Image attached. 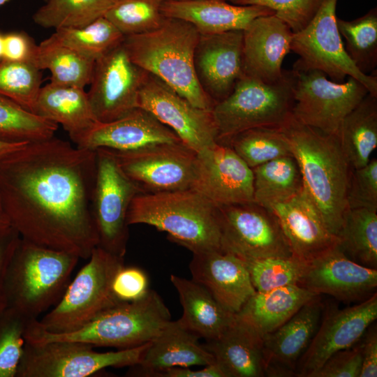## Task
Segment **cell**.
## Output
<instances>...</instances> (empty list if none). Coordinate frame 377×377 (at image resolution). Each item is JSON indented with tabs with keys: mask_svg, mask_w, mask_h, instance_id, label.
<instances>
[{
	"mask_svg": "<svg viewBox=\"0 0 377 377\" xmlns=\"http://www.w3.org/2000/svg\"><path fill=\"white\" fill-rule=\"evenodd\" d=\"M96 151L52 138L0 161V194L12 227L36 244L88 259L98 244L91 215Z\"/></svg>",
	"mask_w": 377,
	"mask_h": 377,
	"instance_id": "cell-1",
	"label": "cell"
},
{
	"mask_svg": "<svg viewBox=\"0 0 377 377\" xmlns=\"http://www.w3.org/2000/svg\"><path fill=\"white\" fill-rule=\"evenodd\" d=\"M281 129L298 163L304 191L328 230L337 236L348 208L352 171L337 135L303 124L293 116Z\"/></svg>",
	"mask_w": 377,
	"mask_h": 377,
	"instance_id": "cell-2",
	"label": "cell"
},
{
	"mask_svg": "<svg viewBox=\"0 0 377 377\" xmlns=\"http://www.w3.org/2000/svg\"><path fill=\"white\" fill-rule=\"evenodd\" d=\"M200 34L191 24L165 17L158 29L125 36L123 44L131 61L156 76L193 105L212 110L215 103L197 80L193 54Z\"/></svg>",
	"mask_w": 377,
	"mask_h": 377,
	"instance_id": "cell-3",
	"label": "cell"
},
{
	"mask_svg": "<svg viewBox=\"0 0 377 377\" xmlns=\"http://www.w3.org/2000/svg\"><path fill=\"white\" fill-rule=\"evenodd\" d=\"M170 320V311L163 299L149 289L144 297L119 302L70 332H50L39 326L37 319L30 320L24 339L30 343L69 341L93 347L126 349L151 341Z\"/></svg>",
	"mask_w": 377,
	"mask_h": 377,
	"instance_id": "cell-4",
	"label": "cell"
},
{
	"mask_svg": "<svg viewBox=\"0 0 377 377\" xmlns=\"http://www.w3.org/2000/svg\"><path fill=\"white\" fill-rule=\"evenodd\" d=\"M127 222L165 232L193 253L222 250L217 206L190 188L138 194L130 205Z\"/></svg>",
	"mask_w": 377,
	"mask_h": 377,
	"instance_id": "cell-5",
	"label": "cell"
},
{
	"mask_svg": "<svg viewBox=\"0 0 377 377\" xmlns=\"http://www.w3.org/2000/svg\"><path fill=\"white\" fill-rule=\"evenodd\" d=\"M79 259L21 238L6 270L7 307L38 319L61 297Z\"/></svg>",
	"mask_w": 377,
	"mask_h": 377,
	"instance_id": "cell-6",
	"label": "cell"
},
{
	"mask_svg": "<svg viewBox=\"0 0 377 377\" xmlns=\"http://www.w3.org/2000/svg\"><path fill=\"white\" fill-rule=\"evenodd\" d=\"M294 87L292 70H284L274 83L243 75L232 92L212 109L217 142L226 145L234 135L253 128H281L293 116Z\"/></svg>",
	"mask_w": 377,
	"mask_h": 377,
	"instance_id": "cell-7",
	"label": "cell"
},
{
	"mask_svg": "<svg viewBox=\"0 0 377 377\" xmlns=\"http://www.w3.org/2000/svg\"><path fill=\"white\" fill-rule=\"evenodd\" d=\"M88 260L57 303L41 319H37L43 329L53 333L75 331L121 302L114 297L112 283L116 272L124 265V258L97 246Z\"/></svg>",
	"mask_w": 377,
	"mask_h": 377,
	"instance_id": "cell-8",
	"label": "cell"
},
{
	"mask_svg": "<svg viewBox=\"0 0 377 377\" xmlns=\"http://www.w3.org/2000/svg\"><path fill=\"white\" fill-rule=\"evenodd\" d=\"M150 342L105 353L76 341L25 342L16 377H87L108 367L134 366Z\"/></svg>",
	"mask_w": 377,
	"mask_h": 377,
	"instance_id": "cell-9",
	"label": "cell"
},
{
	"mask_svg": "<svg viewBox=\"0 0 377 377\" xmlns=\"http://www.w3.org/2000/svg\"><path fill=\"white\" fill-rule=\"evenodd\" d=\"M95 151L96 170L91 208L98 246L124 258L128 239V209L142 191L124 172L112 150Z\"/></svg>",
	"mask_w": 377,
	"mask_h": 377,
	"instance_id": "cell-10",
	"label": "cell"
},
{
	"mask_svg": "<svg viewBox=\"0 0 377 377\" xmlns=\"http://www.w3.org/2000/svg\"><path fill=\"white\" fill-rule=\"evenodd\" d=\"M337 0H323L308 24L293 33L290 50L300 57L293 66L318 70L336 82L352 77L377 96V75L362 73L345 50L337 27Z\"/></svg>",
	"mask_w": 377,
	"mask_h": 377,
	"instance_id": "cell-11",
	"label": "cell"
},
{
	"mask_svg": "<svg viewBox=\"0 0 377 377\" xmlns=\"http://www.w3.org/2000/svg\"><path fill=\"white\" fill-rule=\"evenodd\" d=\"M293 117L324 133L337 135L345 117L369 93L359 81L348 77L336 82L323 72L293 66Z\"/></svg>",
	"mask_w": 377,
	"mask_h": 377,
	"instance_id": "cell-12",
	"label": "cell"
},
{
	"mask_svg": "<svg viewBox=\"0 0 377 377\" xmlns=\"http://www.w3.org/2000/svg\"><path fill=\"white\" fill-rule=\"evenodd\" d=\"M217 208L223 251L242 260L293 255L279 221L269 209L254 201Z\"/></svg>",
	"mask_w": 377,
	"mask_h": 377,
	"instance_id": "cell-13",
	"label": "cell"
},
{
	"mask_svg": "<svg viewBox=\"0 0 377 377\" xmlns=\"http://www.w3.org/2000/svg\"><path fill=\"white\" fill-rule=\"evenodd\" d=\"M138 107L151 112L196 153L217 142L212 110L193 105L148 72L139 91Z\"/></svg>",
	"mask_w": 377,
	"mask_h": 377,
	"instance_id": "cell-14",
	"label": "cell"
},
{
	"mask_svg": "<svg viewBox=\"0 0 377 377\" xmlns=\"http://www.w3.org/2000/svg\"><path fill=\"white\" fill-rule=\"evenodd\" d=\"M112 151L142 193L191 187L197 153L182 142L157 144L133 151Z\"/></svg>",
	"mask_w": 377,
	"mask_h": 377,
	"instance_id": "cell-15",
	"label": "cell"
},
{
	"mask_svg": "<svg viewBox=\"0 0 377 377\" xmlns=\"http://www.w3.org/2000/svg\"><path fill=\"white\" fill-rule=\"evenodd\" d=\"M146 73L131 61L123 43L98 59L87 92L96 121H112L138 108Z\"/></svg>",
	"mask_w": 377,
	"mask_h": 377,
	"instance_id": "cell-16",
	"label": "cell"
},
{
	"mask_svg": "<svg viewBox=\"0 0 377 377\" xmlns=\"http://www.w3.org/2000/svg\"><path fill=\"white\" fill-rule=\"evenodd\" d=\"M190 189L216 206L253 202V170L229 145L216 142L197 153Z\"/></svg>",
	"mask_w": 377,
	"mask_h": 377,
	"instance_id": "cell-17",
	"label": "cell"
},
{
	"mask_svg": "<svg viewBox=\"0 0 377 377\" xmlns=\"http://www.w3.org/2000/svg\"><path fill=\"white\" fill-rule=\"evenodd\" d=\"M298 286L339 300H360L377 287V270L350 258L339 244L306 261Z\"/></svg>",
	"mask_w": 377,
	"mask_h": 377,
	"instance_id": "cell-18",
	"label": "cell"
},
{
	"mask_svg": "<svg viewBox=\"0 0 377 377\" xmlns=\"http://www.w3.org/2000/svg\"><path fill=\"white\" fill-rule=\"evenodd\" d=\"M193 66L203 91L216 103L226 98L243 76V31L200 34Z\"/></svg>",
	"mask_w": 377,
	"mask_h": 377,
	"instance_id": "cell-19",
	"label": "cell"
},
{
	"mask_svg": "<svg viewBox=\"0 0 377 377\" xmlns=\"http://www.w3.org/2000/svg\"><path fill=\"white\" fill-rule=\"evenodd\" d=\"M377 318V294L328 313L300 357L297 376L307 377L335 353L353 347Z\"/></svg>",
	"mask_w": 377,
	"mask_h": 377,
	"instance_id": "cell-20",
	"label": "cell"
},
{
	"mask_svg": "<svg viewBox=\"0 0 377 377\" xmlns=\"http://www.w3.org/2000/svg\"><path fill=\"white\" fill-rule=\"evenodd\" d=\"M73 142L89 150L101 148L126 151L161 143L182 142L149 111L138 107L112 121L96 123Z\"/></svg>",
	"mask_w": 377,
	"mask_h": 377,
	"instance_id": "cell-21",
	"label": "cell"
},
{
	"mask_svg": "<svg viewBox=\"0 0 377 377\" xmlns=\"http://www.w3.org/2000/svg\"><path fill=\"white\" fill-rule=\"evenodd\" d=\"M293 32L274 14L254 19L243 31L244 75L265 83L283 75V61L291 50Z\"/></svg>",
	"mask_w": 377,
	"mask_h": 377,
	"instance_id": "cell-22",
	"label": "cell"
},
{
	"mask_svg": "<svg viewBox=\"0 0 377 377\" xmlns=\"http://www.w3.org/2000/svg\"><path fill=\"white\" fill-rule=\"evenodd\" d=\"M192 279L206 288L227 310L237 313L256 292L244 262L223 250L193 253Z\"/></svg>",
	"mask_w": 377,
	"mask_h": 377,
	"instance_id": "cell-23",
	"label": "cell"
},
{
	"mask_svg": "<svg viewBox=\"0 0 377 377\" xmlns=\"http://www.w3.org/2000/svg\"><path fill=\"white\" fill-rule=\"evenodd\" d=\"M293 254L308 261L339 244L331 233L316 206L302 190L293 198L272 205Z\"/></svg>",
	"mask_w": 377,
	"mask_h": 377,
	"instance_id": "cell-24",
	"label": "cell"
},
{
	"mask_svg": "<svg viewBox=\"0 0 377 377\" xmlns=\"http://www.w3.org/2000/svg\"><path fill=\"white\" fill-rule=\"evenodd\" d=\"M316 296L286 322L263 337L266 374H290L318 327L323 305Z\"/></svg>",
	"mask_w": 377,
	"mask_h": 377,
	"instance_id": "cell-25",
	"label": "cell"
},
{
	"mask_svg": "<svg viewBox=\"0 0 377 377\" xmlns=\"http://www.w3.org/2000/svg\"><path fill=\"white\" fill-rule=\"evenodd\" d=\"M199 339L178 320H171L150 342L140 362L130 367L128 374L151 377L156 372L172 367L215 363L213 355L199 343Z\"/></svg>",
	"mask_w": 377,
	"mask_h": 377,
	"instance_id": "cell-26",
	"label": "cell"
},
{
	"mask_svg": "<svg viewBox=\"0 0 377 377\" xmlns=\"http://www.w3.org/2000/svg\"><path fill=\"white\" fill-rule=\"evenodd\" d=\"M161 12L165 17L184 20L200 34L245 30L256 17L274 14L260 6H241L228 0H164Z\"/></svg>",
	"mask_w": 377,
	"mask_h": 377,
	"instance_id": "cell-27",
	"label": "cell"
},
{
	"mask_svg": "<svg viewBox=\"0 0 377 377\" xmlns=\"http://www.w3.org/2000/svg\"><path fill=\"white\" fill-rule=\"evenodd\" d=\"M226 377H260L267 367L263 339L237 318L216 339L203 345Z\"/></svg>",
	"mask_w": 377,
	"mask_h": 377,
	"instance_id": "cell-28",
	"label": "cell"
},
{
	"mask_svg": "<svg viewBox=\"0 0 377 377\" xmlns=\"http://www.w3.org/2000/svg\"><path fill=\"white\" fill-rule=\"evenodd\" d=\"M183 313L178 320L188 330L206 341L219 337L235 320L202 286L193 279L171 274Z\"/></svg>",
	"mask_w": 377,
	"mask_h": 377,
	"instance_id": "cell-29",
	"label": "cell"
},
{
	"mask_svg": "<svg viewBox=\"0 0 377 377\" xmlns=\"http://www.w3.org/2000/svg\"><path fill=\"white\" fill-rule=\"evenodd\" d=\"M316 296L318 295L298 285L256 292L236 316L263 338L283 325Z\"/></svg>",
	"mask_w": 377,
	"mask_h": 377,
	"instance_id": "cell-30",
	"label": "cell"
},
{
	"mask_svg": "<svg viewBox=\"0 0 377 377\" xmlns=\"http://www.w3.org/2000/svg\"><path fill=\"white\" fill-rule=\"evenodd\" d=\"M34 114L60 124L72 141L98 122L84 88L51 82L41 87Z\"/></svg>",
	"mask_w": 377,
	"mask_h": 377,
	"instance_id": "cell-31",
	"label": "cell"
},
{
	"mask_svg": "<svg viewBox=\"0 0 377 377\" xmlns=\"http://www.w3.org/2000/svg\"><path fill=\"white\" fill-rule=\"evenodd\" d=\"M337 137L352 169L366 165L377 147V96L368 93L342 121Z\"/></svg>",
	"mask_w": 377,
	"mask_h": 377,
	"instance_id": "cell-32",
	"label": "cell"
},
{
	"mask_svg": "<svg viewBox=\"0 0 377 377\" xmlns=\"http://www.w3.org/2000/svg\"><path fill=\"white\" fill-rule=\"evenodd\" d=\"M252 170L253 201L267 208L293 198L303 188L300 168L293 155L271 160Z\"/></svg>",
	"mask_w": 377,
	"mask_h": 377,
	"instance_id": "cell-33",
	"label": "cell"
},
{
	"mask_svg": "<svg viewBox=\"0 0 377 377\" xmlns=\"http://www.w3.org/2000/svg\"><path fill=\"white\" fill-rule=\"evenodd\" d=\"M34 63L50 71L51 83L84 88L91 81L95 61L49 37L37 45Z\"/></svg>",
	"mask_w": 377,
	"mask_h": 377,
	"instance_id": "cell-34",
	"label": "cell"
},
{
	"mask_svg": "<svg viewBox=\"0 0 377 377\" xmlns=\"http://www.w3.org/2000/svg\"><path fill=\"white\" fill-rule=\"evenodd\" d=\"M337 237L340 247L350 258L376 268L377 210L348 207Z\"/></svg>",
	"mask_w": 377,
	"mask_h": 377,
	"instance_id": "cell-35",
	"label": "cell"
},
{
	"mask_svg": "<svg viewBox=\"0 0 377 377\" xmlns=\"http://www.w3.org/2000/svg\"><path fill=\"white\" fill-rule=\"evenodd\" d=\"M124 37L105 17L82 27L57 29L50 36L54 42L94 61L121 44Z\"/></svg>",
	"mask_w": 377,
	"mask_h": 377,
	"instance_id": "cell-36",
	"label": "cell"
},
{
	"mask_svg": "<svg viewBox=\"0 0 377 377\" xmlns=\"http://www.w3.org/2000/svg\"><path fill=\"white\" fill-rule=\"evenodd\" d=\"M114 0H47L33 15L34 22L54 30L82 27L104 17Z\"/></svg>",
	"mask_w": 377,
	"mask_h": 377,
	"instance_id": "cell-37",
	"label": "cell"
},
{
	"mask_svg": "<svg viewBox=\"0 0 377 377\" xmlns=\"http://www.w3.org/2000/svg\"><path fill=\"white\" fill-rule=\"evenodd\" d=\"M337 27L346 41L345 50L355 66L367 75H376L377 8L352 20L337 17Z\"/></svg>",
	"mask_w": 377,
	"mask_h": 377,
	"instance_id": "cell-38",
	"label": "cell"
},
{
	"mask_svg": "<svg viewBox=\"0 0 377 377\" xmlns=\"http://www.w3.org/2000/svg\"><path fill=\"white\" fill-rule=\"evenodd\" d=\"M226 145L251 169L279 157L293 155L281 128L248 129L232 137Z\"/></svg>",
	"mask_w": 377,
	"mask_h": 377,
	"instance_id": "cell-39",
	"label": "cell"
},
{
	"mask_svg": "<svg viewBox=\"0 0 377 377\" xmlns=\"http://www.w3.org/2000/svg\"><path fill=\"white\" fill-rule=\"evenodd\" d=\"M59 126L0 95V140L29 142L54 136Z\"/></svg>",
	"mask_w": 377,
	"mask_h": 377,
	"instance_id": "cell-40",
	"label": "cell"
},
{
	"mask_svg": "<svg viewBox=\"0 0 377 377\" xmlns=\"http://www.w3.org/2000/svg\"><path fill=\"white\" fill-rule=\"evenodd\" d=\"M42 74L31 61L0 60V95L34 113Z\"/></svg>",
	"mask_w": 377,
	"mask_h": 377,
	"instance_id": "cell-41",
	"label": "cell"
},
{
	"mask_svg": "<svg viewBox=\"0 0 377 377\" xmlns=\"http://www.w3.org/2000/svg\"><path fill=\"white\" fill-rule=\"evenodd\" d=\"M163 1L114 0L104 17L124 36L145 34L161 26Z\"/></svg>",
	"mask_w": 377,
	"mask_h": 377,
	"instance_id": "cell-42",
	"label": "cell"
},
{
	"mask_svg": "<svg viewBox=\"0 0 377 377\" xmlns=\"http://www.w3.org/2000/svg\"><path fill=\"white\" fill-rule=\"evenodd\" d=\"M242 261L256 292L298 285L306 264L305 260L293 254Z\"/></svg>",
	"mask_w": 377,
	"mask_h": 377,
	"instance_id": "cell-43",
	"label": "cell"
},
{
	"mask_svg": "<svg viewBox=\"0 0 377 377\" xmlns=\"http://www.w3.org/2000/svg\"><path fill=\"white\" fill-rule=\"evenodd\" d=\"M29 320L9 307L0 315V377H16Z\"/></svg>",
	"mask_w": 377,
	"mask_h": 377,
	"instance_id": "cell-44",
	"label": "cell"
},
{
	"mask_svg": "<svg viewBox=\"0 0 377 377\" xmlns=\"http://www.w3.org/2000/svg\"><path fill=\"white\" fill-rule=\"evenodd\" d=\"M323 0H228L241 6H260L272 10L293 33L304 28L314 17Z\"/></svg>",
	"mask_w": 377,
	"mask_h": 377,
	"instance_id": "cell-45",
	"label": "cell"
},
{
	"mask_svg": "<svg viewBox=\"0 0 377 377\" xmlns=\"http://www.w3.org/2000/svg\"><path fill=\"white\" fill-rule=\"evenodd\" d=\"M348 208L377 210V160L373 158L364 167L352 169L348 195Z\"/></svg>",
	"mask_w": 377,
	"mask_h": 377,
	"instance_id": "cell-46",
	"label": "cell"
},
{
	"mask_svg": "<svg viewBox=\"0 0 377 377\" xmlns=\"http://www.w3.org/2000/svg\"><path fill=\"white\" fill-rule=\"evenodd\" d=\"M149 279L142 269L124 266L116 272L112 291L119 302H133L144 297L149 292Z\"/></svg>",
	"mask_w": 377,
	"mask_h": 377,
	"instance_id": "cell-47",
	"label": "cell"
},
{
	"mask_svg": "<svg viewBox=\"0 0 377 377\" xmlns=\"http://www.w3.org/2000/svg\"><path fill=\"white\" fill-rule=\"evenodd\" d=\"M361 367V349L358 344L335 353L307 377H359Z\"/></svg>",
	"mask_w": 377,
	"mask_h": 377,
	"instance_id": "cell-48",
	"label": "cell"
},
{
	"mask_svg": "<svg viewBox=\"0 0 377 377\" xmlns=\"http://www.w3.org/2000/svg\"><path fill=\"white\" fill-rule=\"evenodd\" d=\"M37 45L33 38L24 31H13L4 34L2 59L12 61L34 63Z\"/></svg>",
	"mask_w": 377,
	"mask_h": 377,
	"instance_id": "cell-49",
	"label": "cell"
},
{
	"mask_svg": "<svg viewBox=\"0 0 377 377\" xmlns=\"http://www.w3.org/2000/svg\"><path fill=\"white\" fill-rule=\"evenodd\" d=\"M21 237L13 227L0 235V315L7 307L5 278L10 259Z\"/></svg>",
	"mask_w": 377,
	"mask_h": 377,
	"instance_id": "cell-50",
	"label": "cell"
},
{
	"mask_svg": "<svg viewBox=\"0 0 377 377\" xmlns=\"http://www.w3.org/2000/svg\"><path fill=\"white\" fill-rule=\"evenodd\" d=\"M360 343L362 356V367L359 377L377 376V333L376 327H372Z\"/></svg>",
	"mask_w": 377,
	"mask_h": 377,
	"instance_id": "cell-51",
	"label": "cell"
},
{
	"mask_svg": "<svg viewBox=\"0 0 377 377\" xmlns=\"http://www.w3.org/2000/svg\"><path fill=\"white\" fill-rule=\"evenodd\" d=\"M151 377H226L219 365L215 362L205 366L199 370L189 367H172L160 371L152 374Z\"/></svg>",
	"mask_w": 377,
	"mask_h": 377,
	"instance_id": "cell-52",
	"label": "cell"
},
{
	"mask_svg": "<svg viewBox=\"0 0 377 377\" xmlns=\"http://www.w3.org/2000/svg\"><path fill=\"white\" fill-rule=\"evenodd\" d=\"M27 142H10L0 140V161L20 149Z\"/></svg>",
	"mask_w": 377,
	"mask_h": 377,
	"instance_id": "cell-53",
	"label": "cell"
},
{
	"mask_svg": "<svg viewBox=\"0 0 377 377\" xmlns=\"http://www.w3.org/2000/svg\"><path fill=\"white\" fill-rule=\"evenodd\" d=\"M12 228L10 219L4 209L0 194V235Z\"/></svg>",
	"mask_w": 377,
	"mask_h": 377,
	"instance_id": "cell-54",
	"label": "cell"
},
{
	"mask_svg": "<svg viewBox=\"0 0 377 377\" xmlns=\"http://www.w3.org/2000/svg\"><path fill=\"white\" fill-rule=\"evenodd\" d=\"M4 34L0 32V59H2L3 54Z\"/></svg>",
	"mask_w": 377,
	"mask_h": 377,
	"instance_id": "cell-55",
	"label": "cell"
},
{
	"mask_svg": "<svg viewBox=\"0 0 377 377\" xmlns=\"http://www.w3.org/2000/svg\"><path fill=\"white\" fill-rule=\"evenodd\" d=\"M10 0H0V6L5 4L6 3H7ZM43 1H46L47 0H43Z\"/></svg>",
	"mask_w": 377,
	"mask_h": 377,
	"instance_id": "cell-56",
	"label": "cell"
},
{
	"mask_svg": "<svg viewBox=\"0 0 377 377\" xmlns=\"http://www.w3.org/2000/svg\"><path fill=\"white\" fill-rule=\"evenodd\" d=\"M1 59H0V60H1Z\"/></svg>",
	"mask_w": 377,
	"mask_h": 377,
	"instance_id": "cell-57",
	"label": "cell"
},
{
	"mask_svg": "<svg viewBox=\"0 0 377 377\" xmlns=\"http://www.w3.org/2000/svg\"></svg>",
	"mask_w": 377,
	"mask_h": 377,
	"instance_id": "cell-58",
	"label": "cell"
}]
</instances>
